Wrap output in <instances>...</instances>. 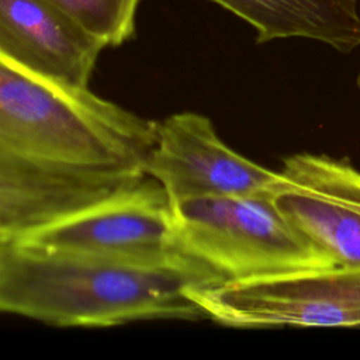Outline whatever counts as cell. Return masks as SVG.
Wrapping results in <instances>:
<instances>
[{
    "label": "cell",
    "mask_w": 360,
    "mask_h": 360,
    "mask_svg": "<svg viewBox=\"0 0 360 360\" xmlns=\"http://www.w3.org/2000/svg\"><path fill=\"white\" fill-rule=\"evenodd\" d=\"M180 250L219 283L335 266L278 211L273 193L173 202Z\"/></svg>",
    "instance_id": "3"
},
{
    "label": "cell",
    "mask_w": 360,
    "mask_h": 360,
    "mask_svg": "<svg viewBox=\"0 0 360 360\" xmlns=\"http://www.w3.org/2000/svg\"><path fill=\"white\" fill-rule=\"evenodd\" d=\"M104 46H118L135 32L141 0H52Z\"/></svg>",
    "instance_id": "11"
},
{
    "label": "cell",
    "mask_w": 360,
    "mask_h": 360,
    "mask_svg": "<svg viewBox=\"0 0 360 360\" xmlns=\"http://www.w3.org/2000/svg\"><path fill=\"white\" fill-rule=\"evenodd\" d=\"M11 239L51 252L142 263L187 256L179 248L173 202L146 174L93 205Z\"/></svg>",
    "instance_id": "5"
},
{
    "label": "cell",
    "mask_w": 360,
    "mask_h": 360,
    "mask_svg": "<svg viewBox=\"0 0 360 360\" xmlns=\"http://www.w3.org/2000/svg\"><path fill=\"white\" fill-rule=\"evenodd\" d=\"M204 318L235 328L360 326V267L329 266L188 291Z\"/></svg>",
    "instance_id": "4"
},
{
    "label": "cell",
    "mask_w": 360,
    "mask_h": 360,
    "mask_svg": "<svg viewBox=\"0 0 360 360\" xmlns=\"http://www.w3.org/2000/svg\"><path fill=\"white\" fill-rule=\"evenodd\" d=\"M357 87H359V91H360V72H359V76H357Z\"/></svg>",
    "instance_id": "13"
},
{
    "label": "cell",
    "mask_w": 360,
    "mask_h": 360,
    "mask_svg": "<svg viewBox=\"0 0 360 360\" xmlns=\"http://www.w3.org/2000/svg\"><path fill=\"white\" fill-rule=\"evenodd\" d=\"M145 173L97 176H15L0 173V231L15 238L93 205Z\"/></svg>",
    "instance_id": "9"
},
{
    "label": "cell",
    "mask_w": 360,
    "mask_h": 360,
    "mask_svg": "<svg viewBox=\"0 0 360 360\" xmlns=\"http://www.w3.org/2000/svg\"><path fill=\"white\" fill-rule=\"evenodd\" d=\"M256 30V42L307 38L349 53L360 46L357 0H210Z\"/></svg>",
    "instance_id": "10"
},
{
    "label": "cell",
    "mask_w": 360,
    "mask_h": 360,
    "mask_svg": "<svg viewBox=\"0 0 360 360\" xmlns=\"http://www.w3.org/2000/svg\"><path fill=\"white\" fill-rule=\"evenodd\" d=\"M215 283L217 277L190 256L142 263L0 240V312L55 326L201 319L188 291Z\"/></svg>",
    "instance_id": "1"
},
{
    "label": "cell",
    "mask_w": 360,
    "mask_h": 360,
    "mask_svg": "<svg viewBox=\"0 0 360 360\" xmlns=\"http://www.w3.org/2000/svg\"><path fill=\"white\" fill-rule=\"evenodd\" d=\"M145 173L163 187L172 202L208 195L274 193L281 183L278 172L231 149L208 117L191 111L156 122Z\"/></svg>",
    "instance_id": "6"
},
{
    "label": "cell",
    "mask_w": 360,
    "mask_h": 360,
    "mask_svg": "<svg viewBox=\"0 0 360 360\" xmlns=\"http://www.w3.org/2000/svg\"><path fill=\"white\" fill-rule=\"evenodd\" d=\"M104 48L52 0H0V55L37 76L87 89Z\"/></svg>",
    "instance_id": "8"
},
{
    "label": "cell",
    "mask_w": 360,
    "mask_h": 360,
    "mask_svg": "<svg viewBox=\"0 0 360 360\" xmlns=\"http://www.w3.org/2000/svg\"><path fill=\"white\" fill-rule=\"evenodd\" d=\"M3 239H8V238H7V236L0 231V240H3Z\"/></svg>",
    "instance_id": "12"
},
{
    "label": "cell",
    "mask_w": 360,
    "mask_h": 360,
    "mask_svg": "<svg viewBox=\"0 0 360 360\" xmlns=\"http://www.w3.org/2000/svg\"><path fill=\"white\" fill-rule=\"evenodd\" d=\"M156 122L0 55V173H145ZM146 174V173H145Z\"/></svg>",
    "instance_id": "2"
},
{
    "label": "cell",
    "mask_w": 360,
    "mask_h": 360,
    "mask_svg": "<svg viewBox=\"0 0 360 360\" xmlns=\"http://www.w3.org/2000/svg\"><path fill=\"white\" fill-rule=\"evenodd\" d=\"M278 173L273 200L284 218L335 266L360 267V172L346 159L301 152Z\"/></svg>",
    "instance_id": "7"
}]
</instances>
